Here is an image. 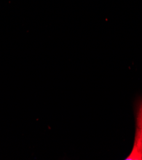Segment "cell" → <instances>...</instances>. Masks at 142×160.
<instances>
[{"instance_id":"6da1fadb","label":"cell","mask_w":142,"mask_h":160,"mask_svg":"<svg viewBox=\"0 0 142 160\" xmlns=\"http://www.w3.org/2000/svg\"><path fill=\"white\" fill-rule=\"evenodd\" d=\"M125 159H142V130H137L133 151Z\"/></svg>"}]
</instances>
